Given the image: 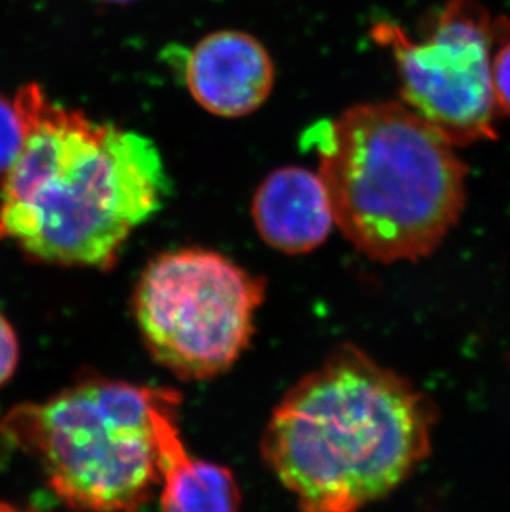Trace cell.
Here are the masks:
<instances>
[{"label":"cell","instance_id":"8fae6325","mask_svg":"<svg viewBox=\"0 0 510 512\" xmlns=\"http://www.w3.org/2000/svg\"><path fill=\"white\" fill-rule=\"evenodd\" d=\"M492 87L499 115L510 116V40H504L494 54Z\"/></svg>","mask_w":510,"mask_h":512},{"label":"cell","instance_id":"6da1fadb","mask_svg":"<svg viewBox=\"0 0 510 512\" xmlns=\"http://www.w3.org/2000/svg\"><path fill=\"white\" fill-rule=\"evenodd\" d=\"M438 418L408 378L343 345L275 406L260 453L300 512H361L429 458Z\"/></svg>","mask_w":510,"mask_h":512},{"label":"cell","instance_id":"7c38bea8","mask_svg":"<svg viewBox=\"0 0 510 512\" xmlns=\"http://www.w3.org/2000/svg\"><path fill=\"white\" fill-rule=\"evenodd\" d=\"M19 339L7 317L0 312V387L9 382L19 363Z\"/></svg>","mask_w":510,"mask_h":512},{"label":"cell","instance_id":"3957f363","mask_svg":"<svg viewBox=\"0 0 510 512\" xmlns=\"http://www.w3.org/2000/svg\"><path fill=\"white\" fill-rule=\"evenodd\" d=\"M169 188L148 136L75 110L49 155L2 179L0 241L42 264L108 271Z\"/></svg>","mask_w":510,"mask_h":512},{"label":"cell","instance_id":"5bb4252c","mask_svg":"<svg viewBox=\"0 0 510 512\" xmlns=\"http://www.w3.org/2000/svg\"><path fill=\"white\" fill-rule=\"evenodd\" d=\"M103 2H113V4H126V2H131V0H103Z\"/></svg>","mask_w":510,"mask_h":512},{"label":"cell","instance_id":"9c48e42d","mask_svg":"<svg viewBox=\"0 0 510 512\" xmlns=\"http://www.w3.org/2000/svg\"><path fill=\"white\" fill-rule=\"evenodd\" d=\"M252 218L265 244L290 256L315 251L335 226L323 179L300 166L279 168L260 183Z\"/></svg>","mask_w":510,"mask_h":512},{"label":"cell","instance_id":"5b68a950","mask_svg":"<svg viewBox=\"0 0 510 512\" xmlns=\"http://www.w3.org/2000/svg\"><path fill=\"white\" fill-rule=\"evenodd\" d=\"M265 279L203 247L161 252L141 272L133 312L154 362L188 382L211 380L251 345Z\"/></svg>","mask_w":510,"mask_h":512},{"label":"cell","instance_id":"277c9868","mask_svg":"<svg viewBox=\"0 0 510 512\" xmlns=\"http://www.w3.org/2000/svg\"><path fill=\"white\" fill-rule=\"evenodd\" d=\"M156 388L85 378L44 403L15 406L2 435L34 456L75 512H138L159 488Z\"/></svg>","mask_w":510,"mask_h":512},{"label":"cell","instance_id":"30bf717a","mask_svg":"<svg viewBox=\"0 0 510 512\" xmlns=\"http://www.w3.org/2000/svg\"><path fill=\"white\" fill-rule=\"evenodd\" d=\"M25 130L14 100L0 95V178L4 179L24 145Z\"/></svg>","mask_w":510,"mask_h":512},{"label":"cell","instance_id":"7a4b0ae2","mask_svg":"<svg viewBox=\"0 0 510 512\" xmlns=\"http://www.w3.org/2000/svg\"><path fill=\"white\" fill-rule=\"evenodd\" d=\"M335 226L371 261L433 254L466 206L456 146L405 103H361L308 128Z\"/></svg>","mask_w":510,"mask_h":512},{"label":"cell","instance_id":"52a82bcc","mask_svg":"<svg viewBox=\"0 0 510 512\" xmlns=\"http://www.w3.org/2000/svg\"><path fill=\"white\" fill-rule=\"evenodd\" d=\"M189 93L221 118L251 115L270 97L274 60L259 40L241 30H219L199 40L184 65Z\"/></svg>","mask_w":510,"mask_h":512},{"label":"cell","instance_id":"8992f818","mask_svg":"<svg viewBox=\"0 0 510 512\" xmlns=\"http://www.w3.org/2000/svg\"><path fill=\"white\" fill-rule=\"evenodd\" d=\"M507 29L479 0H448L419 39L393 22L373 25L371 37L395 58L406 107L459 148L497 138L492 62Z\"/></svg>","mask_w":510,"mask_h":512},{"label":"cell","instance_id":"4fadbf2b","mask_svg":"<svg viewBox=\"0 0 510 512\" xmlns=\"http://www.w3.org/2000/svg\"><path fill=\"white\" fill-rule=\"evenodd\" d=\"M0 512H29V511H22V509L15 508V506H12V504L0 503Z\"/></svg>","mask_w":510,"mask_h":512},{"label":"cell","instance_id":"ba28073f","mask_svg":"<svg viewBox=\"0 0 510 512\" xmlns=\"http://www.w3.org/2000/svg\"><path fill=\"white\" fill-rule=\"evenodd\" d=\"M181 397L156 388L153 425L158 448L161 512H241V491L231 469L196 458L179 431Z\"/></svg>","mask_w":510,"mask_h":512}]
</instances>
